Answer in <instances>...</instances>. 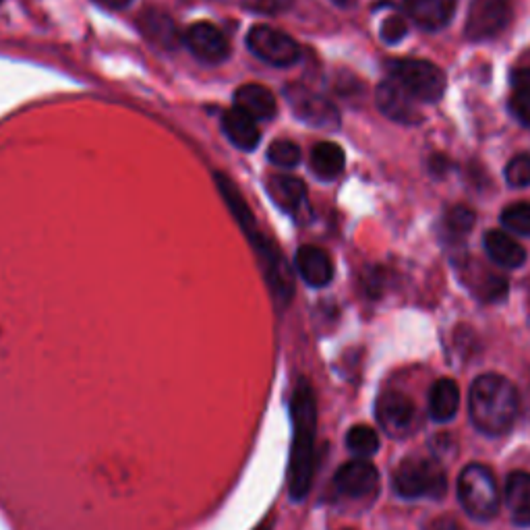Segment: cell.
<instances>
[{
  "mask_svg": "<svg viewBox=\"0 0 530 530\" xmlns=\"http://www.w3.org/2000/svg\"><path fill=\"white\" fill-rule=\"evenodd\" d=\"M502 224L518 237H530V203L518 201L508 205L502 212Z\"/></svg>",
  "mask_w": 530,
  "mask_h": 530,
  "instance_id": "484cf974",
  "label": "cell"
},
{
  "mask_svg": "<svg viewBox=\"0 0 530 530\" xmlns=\"http://www.w3.org/2000/svg\"><path fill=\"white\" fill-rule=\"evenodd\" d=\"M379 34H381V40H384L386 44H398L406 38L408 27L400 17H388L384 21V25H381Z\"/></svg>",
  "mask_w": 530,
  "mask_h": 530,
  "instance_id": "4dcf8cb0",
  "label": "cell"
},
{
  "mask_svg": "<svg viewBox=\"0 0 530 530\" xmlns=\"http://www.w3.org/2000/svg\"><path fill=\"white\" fill-rule=\"evenodd\" d=\"M292 448L288 462V493L294 502L307 497L315 473V435H317V402L307 379H299L290 398Z\"/></svg>",
  "mask_w": 530,
  "mask_h": 530,
  "instance_id": "6da1fadb",
  "label": "cell"
},
{
  "mask_svg": "<svg viewBox=\"0 0 530 530\" xmlns=\"http://www.w3.org/2000/svg\"><path fill=\"white\" fill-rule=\"evenodd\" d=\"M377 421L388 435H402L415 421V404L400 392H384L375 406Z\"/></svg>",
  "mask_w": 530,
  "mask_h": 530,
  "instance_id": "4fadbf2b",
  "label": "cell"
},
{
  "mask_svg": "<svg viewBox=\"0 0 530 530\" xmlns=\"http://www.w3.org/2000/svg\"><path fill=\"white\" fill-rule=\"evenodd\" d=\"M143 32L147 38L162 48H176L181 44V38H179V32H176L174 23L166 15H160V13L147 15L143 19Z\"/></svg>",
  "mask_w": 530,
  "mask_h": 530,
  "instance_id": "cb8c5ba5",
  "label": "cell"
},
{
  "mask_svg": "<svg viewBox=\"0 0 530 530\" xmlns=\"http://www.w3.org/2000/svg\"><path fill=\"white\" fill-rule=\"evenodd\" d=\"M214 181H216V187H218V191H220L222 199H224V201H226V205H228L230 214L234 216V220L239 222L241 230L247 234V239H249L251 234H255L259 228H257L255 216H253L251 208H249V205H247L245 197L241 195L239 187L234 185V183L228 179V176H226V174H222V172H216Z\"/></svg>",
  "mask_w": 530,
  "mask_h": 530,
  "instance_id": "44dd1931",
  "label": "cell"
},
{
  "mask_svg": "<svg viewBox=\"0 0 530 530\" xmlns=\"http://www.w3.org/2000/svg\"><path fill=\"white\" fill-rule=\"evenodd\" d=\"M427 530H462V528L452 518H435V520H431Z\"/></svg>",
  "mask_w": 530,
  "mask_h": 530,
  "instance_id": "836d02e7",
  "label": "cell"
},
{
  "mask_svg": "<svg viewBox=\"0 0 530 530\" xmlns=\"http://www.w3.org/2000/svg\"><path fill=\"white\" fill-rule=\"evenodd\" d=\"M234 104L239 110L249 114L255 121H270L276 116V98L265 85L245 83L234 92Z\"/></svg>",
  "mask_w": 530,
  "mask_h": 530,
  "instance_id": "e0dca14e",
  "label": "cell"
},
{
  "mask_svg": "<svg viewBox=\"0 0 530 530\" xmlns=\"http://www.w3.org/2000/svg\"><path fill=\"white\" fill-rule=\"evenodd\" d=\"M485 251L493 263L506 270H516L526 261V249L510 234L499 230H489L485 234Z\"/></svg>",
  "mask_w": 530,
  "mask_h": 530,
  "instance_id": "d6986e66",
  "label": "cell"
},
{
  "mask_svg": "<svg viewBox=\"0 0 530 530\" xmlns=\"http://www.w3.org/2000/svg\"><path fill=\"white\" fill-rule=\"evenodd\" d=\"M460 408V388L454 379H437L429 392V415L437 423H448Z\"/></svg>",
  "mask_w": 530,
  "mask_h": 530,
  "instance_id": "ffe728a7",
  "label": "cell"
},
{
  "mask_svg": "<svg viewBox=\"0 0 530 530\" xmlns=\"http://www.w3.org/2000/svg\"><path fill=\"white\" fill-rule=\"evenodd\" d=\"M506 504L512 514L514 524L530 526V475L524 470H516L506 481Z\"/></svg>",
  "mask_w": 530,
  "mask_h": 530,
  "instance_id": "7402d4cb",
  "label": "cell"
},
{
  "mask_svg": "<svg viewBox=\"0 0 530 530\" xmlns=\"http://www.w3.org/2000/svg\"><path fill=\"white\" fill-rule=\"evenodd\" d=\"M379 481L377 468L367 460H350L342 464L334 475V487L338 493L359 499L375 491Z\"/></svg>",
  "mask_w": 530,
  "mask_h": 530,
  "instance_id": "7c38bea8",
  "label": "cell"
},
{
  "mask_svg": "<svg viewBox=\"0 0 530 530\" xmlns=\"http://www.w3.org/2000/svg\"><path fill=\"white\" fill-rule=\"evenodd\" d=\"M512 19V0H473L468 7L464 34L473 42L499 36Z\"/></svg>",
  "mask_w": 530,
  "mask_h": 530,
  "instance_id": "9c48e42d",
  "label": "cell"
},
{
  "mask_svg": "<svg viewBox=\"0 0 530 530\" xmlns=\"http://www.w3.org/2000/svg\"><path fill=\"white\" fill-rule=\"evenodd\" d=\"M255 530H270V524H268V522H263V524H259Z\"/></svg>",
  "mask_w": 530,
  "mask_h": 530,
  "instance_id": "74e56055",
  "label": "cell"
},
{
  "mask_svg": "<svg viewBox=\"0 0 530 530\" xmlns=\"http://www.w3.org/2000/svg\"><path fill=\"white\" fill-rule=\"evenodd\" d=\"M394 491L404 499L444 497L448 479L444 468L427 458H406L394 473Z\"/></svg>",
  "mask_w": 530,
  "mask_h": 530,
  "instance_id": "277c9868",
  "label": "cell"
},
{
  "mask_svg": "<svg viewBox=\"0 0 530 530\" xmlns=\"http://www.w3.org/2000/svg\"><path fill=\"white\" fill-rule=\"evenodd\" d=\"M249 243L255 249V255L259 259V265H261V272L265 276V282H268V286L272 290L274 301L280 307H286L292 299V292H294V280H292L288 261L284 259V255L276 247V243L270 241L268 237H263L259 230L255 234H251Z\"/></svg>",
  "mask_w": 530,
  "mask_h": 530,
  "instance_id": "8992f818",
  "label": "cell"
},
{
  "mask_svg": "<svg viewBox=\"0 0 530 530\" xmlns=\"http://www.w3.org/2000/svg\"><path fill=\"white\" fill-rule=\"evenodd\" d=\"M506 181L514 189H524L530 185V156L528 154H520L508 162Z\"/></svg>",
  "mask_w": 530,
  "mask_h": 530,
  "instance_id": "f1b7e54d",
  "label": "cell"
},
{
  "mask_svg": "<svg viewBox=\"0 0 530 530\" xmlns=\"http://www.w3.org/2000/svg\"><path fill=\"white\" fill-rule=\"evenodd\" d=\"M448 166H450V162L444 156H433L429 162V168L433 174H444L448 170Z\"/></svg>",
  "mask_w": 530,
  "mask_h": 530,
  "instance_id": "e575fe53",
  "label": "cell"
},
{
  "mask_svg": "<svg viewBox=\"0 0 530 530\" xmlns=\"http://www.w3.org/2000/svg\"><path fill=\"white\" fill-rule=\"evenodd\" d=\"M332 3H336V5H340V7H346V5L350 3V0H332Z\"/></svg>",
  "mask_w": 530,
  "mask_h": 530,
  "instance_id": "8d00e7d4",
  "label": "cell"
},
{
  "mask_svg": "<svg viewBox=\"0 0 530 530\" xmlns=\"http://www.w3.org/2000/svg\"><path fill=\"white\" fill-rule=\"evenodd\" d=\"M309 164H311V170L317 179L334 181L344 170L346 156H344V150L340 145H336L332 141H321L311 150Z\"/></svg>",
  "mask_w": 530,
  "mask_h": 530,
  "instance_id": "603a6c76",
  "label": "cell"
},
{
  "mask_svg": "<svg viewBox=\"0 0 530 530\" xmlns=\"http://www.w3.org/2000/svg\"><path fill=\"white\" fill-rule=\"evenodd\" d=\"M294 265H297L299 276L313 288L328 286L334 278V263H332L330 255L319 247H313V245L301 247L297 251Z\"/></svg>",
  "mask_w": 530,
  "mask_h": 530,
  "instance_id": "2e32d148",
  "label": "cell"
},
{
  "mask_svg": "<svg viewBox=\"0 0 530 530\" xmlns=\"http://www.w3.org/2000/svg\"><path fill=\"white\" fill-rule=\"evenodd\" d=\"M185 44L197 61L205 65H220L230 54V42L214 23L199 21L189 27Z\"/></svg>",
  "mask_w": 530,
  "mask_h": 530,
  "instance_id": "8fae6325",
  "label": "cell"
},
{
  "mask_svg": "<svg viewBox=\"0 0 530 530\" xmlns=\"http://www.w3.org/2000/svg\"><path fill=\"white\" fill-rule=\"evenodd\" d=\"M375 102L379 112L390 121L400 125H419L423 114L417 108V100L412 98L396 79H386L377 85Z\"/></svg>",
  "mask_w": 530,
  "mask_h": 530,
  "instance_id": "30bf717a",
  "label": "cell"
},
{
  "mask_svg": "<svg viewBox=\"0 0 530 530\" xmlns=\"http://www.w3.org/2000/svg\"><path fill=\"white\" fill-rule=\"evenodd\" d=\"M510 112L520 125L530 127V94L514 92V96L510 100Z\"/></svg>",
  "mask_w": 530,
  "mask_h": 530,
  "instance_id": "1f68e13d",
  "label": "cell"
},
{
  "mask_svg": "<svg viewBox=\"0 0 530 530\" xmlns=\"http://www.w3.org/2000/svg\"><path fill=\"white\" fill-rule=\"evenodd\" d=\"M392 79L419 102H437L446 92V73L421 58H398L390 63Z\"/></svg>",
  "mask_w": 530,
  "mask_h": 530,
  "instance_id": "5b68a950",
  "label": "cell"
},
{
  "mask_svg": "<svg viewBox=\"0 0 530 530\" xmlns=\"http://www.w3.org/2000/svg\"><path fill=\"white\" fill-rule=\"evenodd\" d=\"M444 226L452 237H464L475 226V212L466 208V205H454V208L446 212Z\"/></svg>",
  "mask_w": 530,
  "mask_h": 530,
  "instance_id": "4316f807",
  "label": "cell"
},
{
  "mask_svg": "<svg viewBox=\"0 0 530 530\" xmlns=\"http://www.w3.org/2000/svg\"><path fill=\"white\" fill-rule=\"evenodd\" d=\"M268 193L278 208L290 214L292 218H301L309 208L307 187L301 179H297V176H288V174L272 176L268 181Z\"/></svg>",
  "mask_w": 530,
  "mask_h": 530,
  "instance_id": "5bb4252c",
  "label": "cell"
},
{
  "mask_svg": "<svg viewBox=\"0 0 530 530\" xmlns=\"http://www.w3.org/2000/svg\"><path fill=\"white\" fill-rule=\"evenodd\" d=\"M247 46L263 63L274 67H290L301 56L297 40L272 25H253L247 34Z\"/></svg>",
  "mask_w": 530,
  "mask_h": 530,
  "instance_id": "ba28073f",
  "label": "cell"
},
{
  "mask_svg": "<svg viewBox=\"0 0 530 530\" xmlns=\"http://www.w3.org/2000/svg\"><path fill=\"white\" fill-rule=\"evenodd\" d=\"M458 499L464 512L475 520H491L499 512V489L485 464H468L458 479Z\"/></svg>",
  "mask_w": 530,
  "mask_h": 530,
  "instance_id": "3957f363",
  "label": "cell"
},
{
  "mask_svg": "<svg viewBox=\"0 0 530 530\" xmlns=\"http://www.w3.org/2000/svg\"><path fill=\"white\" fill-rule=\"evenodd\" d=\"M346 446L352 454L367 460L379 450V435L367 425H355L346 435Z\"/></svg>",
  "mask_w": 530,
  "mask_h": 530,
  "instance_id": "d4e9b609",
  "label": "cell"
},
{
  "mask_svg": "<svg viewBox=\"0 0 530 530\" xmlns=\"http://www.w3.org/2000/svg\"><path fill=\"white\" fill-rule=\"evenodd\" d=\"M222 131L230 139L234 147H239L243 152H253L259 145L261 133L257 129V121L251 119L249 114L239 110L237 106L230 108L222 116Z\"/></svg>",
  "mask_w": 530,
  "mask_h": 530,
  "instance_id": "ac0fdd59",
  "label": "cell"
},
{
  "mask_svg": "<svg viewBox=\"0 0 530 530\" xmlns=\"http://www.w3.org/2000/svg\"><path fill=\"white\" fill-rule=\"evenodd\" d=\"M96 3L98 5H102V7H106V9H125V7H129L131 3H133V0H96Z\"/></svg>",
  "mask_w": 530,
  "mask_h": 530,
  "instance_id": "d590c367",
  "label": "cell"
},
{
  "mask_svg": "<svg viewBox=\"0 0 530 530\" xmlns=\"http://www.w3.org/2000/svg\"><path fill=\"white\" fill-rule=\"evenodd\" d=\"M404 11L421 29L437 32L452 21L456 0H404Z\"/></svg>",
  "mask_w": 530,
  "mask_h": 530,
  "instance_id": "9a60e30c",
  "label": "cell"
},
{
  "mask_svg": "<svg viewBox=\"0 0 530 530\" xmlns=\"http://www.w3.org/2000/svg\"><path fill=\"white\" fill-rule=\"evenodd\" d=\"M243 7L263 15H280L292 7L294 0H241Z\"/></svg>",
  "mask_w": 530,
  "mask_h": 530,
  "instance_id": "f546056e",
  "label": "cell"
},
{
  "mask_svg": "<svg viewBox=\"0 0 530 530\" xmlns=\"http://www.w3.org/2000/svg\"><path fill=\"white\" fill-rule=\"evenodd\" d=\"M468 415L481 433L504 435L518 421L520 394L508 377L485 373L468 390Z\"/></svg>",
  "mask_w": 530,
  "mask_h": 530,
  "instance_id": "7a4b0ae2",
  "label": "cell"
},
{
  "mask_svg": "<svg viewBox=\"0 0 530 530\" xmlns=\"http://www.w3.org/2000/svg\"><path fill=\"white\" fill-rule=\"evenodd\" d=\"M284 98L301 123L326 131H336L340 127L338 108L326 96L309 90V87L292 83L284 90Z\"/></svg>",
  "mask_w": 530,
  "mask_h": 530,
  "instance_id": "52a82bcc",
  "label": "cell"
},
{
  "mask_svg": "<svg viewBox=\"0 0 530 530\" xmlns=\"http://www.w3.org/2000/svg\"><path fill=\"white\" fill-rule=\"evenodd\" d=\"M0 3H3V0H0Z\"/></svg>",
  "mask_w": 530,
  "mask_h": 530,
  "instance_id": "f35d334b",
  "label": "cell"
},
{
  "mask_svg": "<svg viewBox=\"0 0 530 530\" xmlns=\"http://www.w3.org/2000/svg\"><path fill=\"white\" fill-rule=\"evenodd\" d=\"M512 85H514V92L530 94V67L516 69L512 73Z\"/></svg>",
  "mask_w": 530,
  "mask_h": 530,
  "instance_id": "d6a6232c",
  "label": "cell"
},
{
  "mask_svg": "<svg viewBox=\"0 0 530 530\" xmlns=\"http://www.w3.org/2000/svg\"><path fill=\"white\" fill-rule=\"evenodd\" d=\"M268 158L272 164H276L280 168H294V166H299V162H301V147L294 141L280 139V141H274L270 145Z\"/></svg>",
  "mask_w": 530,
  "mask_h": 530,
  "instance_id": "83f0119b",
  "label": "cell"
}]
</instances>
